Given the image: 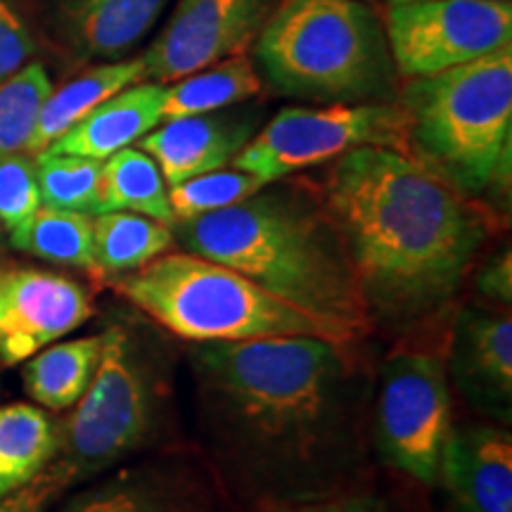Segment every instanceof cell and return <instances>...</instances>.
<instances>
[{"instance_id": "16", "label": "cell", "mask_w": 512, "mask_h": 512, "mask_svg": "<svg viewBox=\"0 0 512 512\" xmlns=\"http://www.w3.org/2000/svg\"><path fill=\"white\" fill-rule=\"evenodd\" d=\"M164 83H133L69 128L48 147L57 155H79L105 162L114 152L138 143L145 133L162 124Z\"/></svg>"}, {"instance_id": "2", "label": "cell", "mask_w": 512, "mask_h": 512, "mask_svg": "<svg viewBox=\"0 0 512 512\" xmlns=\"http://www.w3.org/2000/svg\"><path fill=\"white\" fill-rule=\"evenodd\" d=\"M185 252L254 280L275 297L358 335L370 309L328 211L292 188L266 190L233 207L176 221Z\"/></svg>"}, {"instance_id": "33", "label": "cell", "mask_w": 512, "mask_h": 512, "mask_svg": "<svg viewBox=\"0 0 512 512\" xmlns=\"http://www.w3.org/2000/svg\"><path fill=\"white\" fill-rule=\"evenodd\" d=\"M384 3H389V5H396V3H411V0H384Z\"/></svg>"}, {"instance_id": "17", "label": "cell", "mask_w": 512, "mask_h": 512, "mask_svg": "<svg viewBox=\"0 0 512 512\" xmlns=\"http://www.w3.org/2000/svg\"><path fill=\"white\" fill-rule=\"evenodd\" d=\"M143 79V60H124L98 64V67L76 76L74 81L64 83L57 91H50L48 98L43 100L34 133H31L24 152L29 157L46 152L57 138L64 136L74 124H79L100 102Z\"/></svg>"}, {"instance_id": "8", "label": "cell", "mask_w": 512, "mask_h": 512, "mask_svg": "<svg viewBox=\"0 0 512 512\" xmlns=\"http://www.w3.org/2000/svg\"><path fill=\"white\" fill-rule=\"evenodd\" d=\"M363 145L406 150L399 105L332 102L328 107H285L254 133L230 164L259 181L275 183Z\"/></svg>"}, {"instance_id": "30", "label": "cell", "mask_w": 512, "mask_h": 512, "mask_svg": "<svg viewBox=\"0 0 512 512\" xmlns=\"http://www.w3.org/2000/svg\"><path fill=\"white\" fill-rule=\"evenodd\" d=\"M34 50L36 46L22 19L5 0H0V83L17 74L34 55Z\"/></svg>"}, {"instance_id": "6", "label": "cell", "mask_w": 512, "mask_h": 512, "mask_svg": "<svg viewBox=\"0 0 512 512\" xmlns=\"http://www.w3.org/2000/svg\"><path fill=\"white\" fill-rule=\"evenodd\" d=\"M136 309L190 342L311 335L349 344L339 325L275 297L233 268L190 252H166L112 283Z\"/></svg>"}, {"instance_id": "22", "label": "cell", "mask_w": 512, "mask_h": 512, "mask_svg": "<svg viewBox=\"0 0 512 512\" xmlns=\"http://www.w3.org/2000/svg\"><path fill=\"white\" fill-rule=\"evenodd\" d=\"M107 211L143 214L166 226L176 223L169 185L155 159L140 147H124L102 162L98 214H107Z\"/></svg>"}, {"instance_id": "12", "label": "cell", "mask_w": 512, "mask_h": 512, "mask_svg": "<svg viewBox=\"0 0 512 512\" xmlns=\"http://www.w3.org/2000/svg\"><path fill=\"white\" fill-rule=\"evenodd\" d=\"M83 285L62 273L0 266V363L17 366L93 316Z\"/></svg>"}, {"instance_id": "10", "label": "cell", "mask_w": 512, "mask_h": 512, "mask_svg": "<svg viewBox=\"0 0 512 512\" xmlns=\"http://www.w3.org/2000/svg\"><path fill=\"white\" fill-rule=\"evenodd\" d=\"M377 434L392 465L425 484L437 482L451 434V394L437 356L406 351L387 361L377 399Z\"/></svg>"}, {"instance_id": "11", "label": "cell", "mask_w": 512, "mask_h": 512, "mask_svg": "<svg viewBox=\"0 0 512 512\" xmlns=\"http://www.w3.org/2000/svg\"><path fill=\"white\" fill-rule=\"evenodd\" d=\"M275 10V0H178L169 22L145 50L143 76L155 83L240 55Z\"/></svg>"}, {"instance_id": "26", "label": "cell", "mask_w": 512, "mask_h": 512, "mask_svg": "<svg viewBox=\"0 0 512 512\" xmlns=\"http://www.w3.org/2000/svg\"><path fill=\"white\" fill-rule=\"evenodd\" d=\"M34 166L43 207L98 216L102 185L100 159L57 155L46 150L34 157Z\"/></svg>"}, {"instance_id": "20", "label": "cell", "mask_w": 512, "mask_h": 512, "mask_svg": "<svg viewBox=\"0 0 512 512\" xmlns=\"http://www.w3.org/2000/svg\"><path fill=\"white\" fill-rule=\"evenodd\" d=\"M261 91V76L247 55H230L209 67L178 79L164 88L162 117L178 119L192 114L226 110L254 98Z\"/></svg>"}, {"instance_id": "13", "label": "cell", "mask_w": 512, "mask_h": 512, "mask_svg": "<svg viewBox=\"0 0 512 512\" xmlns=\"http://www.w3.org/2000/svg\"><path fill=\"white\" fill-rule=\"evenodd\" d=\"M254 114L221 112L166 119L138 140V147L155 159L169 188L188 178L226 169L252 140Z\"/></svg>"}, {"instance_id": "14", "label": "cell", "mask_w": 512, "mask_h": 512, "mask_svg": "<svg viewBox=\"0 0 512 512\" xmlns=\"http://www.w3.org/2000/svg\"><path fill=\"white\" fill-rule=\"evenodd\" d=\"M451 366L467 399L484 411L510 418L512 318L510 313L467 309L453 330Z\"/></svg>"}, {"instance_id": "1", "label": "cell", "mask_w": 512, "mask_h": 512, "mask_svg": "<svg viewBox=\"0 0 512 512\" xmlns=\"http://www.w3.org/2000/svg\"><path fill=\"white\" fill-rule=\"evenodd\" d=\"M325 211L368 309L387 316H418L448 302L486 235L460 192L392 147L363 145L337 157Z\"/></svg>"}, {"instance_id": "32", "label": "cell", "mask_w": 512, "mask_h": 512, "mask_svg": "<svg viewBox=\"0 0 512 512\" xmlns=\"http://www.w3.org/2000/svg\"><path fill=\"white\" fill-rule=\"evenodd\" d=\"M271 512H387L377 503L370 501H328V503H304L287 505V508H275Z\"/></svg>"}, {"instance_id": "23", "label": "cell", "mask_w": 512, "mask_h": 512, "mask_svg": "<svg viewBox=\"0 0 512 512\" xmlns=\"http://www.w3.org/2000/svg\"><path fill=\"white\" fill-rule=\"evenodd\" d=\"M57 422L43 408L10 403L0 408V501L22 489L55 448Z\"/></svg>"}, {"instance_id": "3", "label": "cell", "mask_w": 512, "mask_h": 512, "mask_svg": "<svg viewBox=\"0 0 512 512\" xmlns=\"http://www.w3.org/2000/svg\"><path fill=\"white\" fill-rule=\"evenodd\" d=\"M342 347L311 335L204 342L195 366L204 392L240 437L306 458L332 430L347 370Z\"/></svg>"}, {"instance_id": "7", "label": "cell", "mask_w": 512, "mask_h": 512, "mask_svg": "<svg viewBox=\"0 0 512 512\" xmlns=\"http://www.w3.org/2000/svg\"><path fill=\"white\" fill-rule=\"evenodd\" d=\"M157 389L140 349L121 325L105 330L98 373L74 411L57 422L55 448L0 512H46L76 484L110 470L140 448L155 425Z\"/></svg>"}, {"instance_id": "15", "label": "cell", "mask_w": 512, "mask_h": 512, "mask_svg": "<svg viewBox=\"0 0 512 512\" xmlns=\"http://www.w3.org/2000/svg\"><path fill=\"white\" fill-rule=\"evenodd\" d=\"M439 477L458 512H512V441L496 427L451 430Z\"/></svg>"}, {"instance_id": "29", "label": "cell", "mask_w": 512, "mask_h": 512, "mask_svg": "<svg viewBox=\"0 0 512 512\" xmlns=\"http://www.w3.org/2000/svg\"><path fill=\"white\" fill-rule=\"evenodd\" d=\"M41 209L34 157L15 152L0 159V226L15 233Z\"/></svg>"}, {"instance_id": "19", "label": "cell", "mask_w": 512, "mask_h": 512, "mask_svg": "<svg viewBox=\"0 0 512 512\" xmlns=\"http://www.w3.org/2000/svg\"><path fill=\"white\" fill-rule=\"evenodd\" d=\"M169 0H72L69 19L81 50L119 57L143 41Z\"/></svg>"}, {"instance_id": "28", "label": "cell", "mask_w": 512, "mask_h": 512, "mask_svg": "<svg viewBox=\"0 0 512 512\" xmlns=\"http://www.w3.org/2000/svg\"><path fill=\"white\" fill-rule=\"evenodd\" d=\"M264 185L268 183L233 166V169L209 171V174L174 185V188H169V200L176 221H188L195 216L211 214V211L233 207V204L252 197Z\"/></svg>"}, {"instance_id": "24", "label": "cell", "mask_w": 512, "mask_h": 512, "mask_svg": "<svg viewBox=\"0 0 512 512\" xmlns=\"http://www.w3.org/2000/svg\"><path fill=\"white\" fill-rule=\"evenodd\" d=\"M62 512H200V503L162 472L124 470L74 498Z\"/></svg>"}, {"instance_id": "25", "label": "cell", "mask_w": 512, "mask_h": 512, "mask_svg": "<svg viewBox=\"0 0 512 512\" xmlns=\"http://www.w3.org/2000/svg\"><path fill=\"white\" fill-rule=\"evenodd\" d=\"M12 247L57 266L95 271L93 216L81 211L41 207L29 223L10 233Z\"/></svg>"}, {"instance_id": "9", "label": "cell", "mask_w": 512, "mask_h": 512, "mask_svg": "<svg viewBox=\"0 0 512 512\" xmlns=\"http://www.w3.org/2000/svg\"><path fill=\"white\" fill-rule=\"evenodd\" d=\"M389 50L396 74L432 76L512 48L510 0H411L389 5Z\"/></svg>"}, {"instance_id": "5", "label": "cell", "mask_w": 512, "mask_h": 512, "mask_svg": "<svg viewBox=\"0 0 512 512\" xmlns=\"http://www.w3.org/2000/svg\"><path fill=\"white\" fill-rule=\"evenodd\" d=\"M406 150L460 195H477L508 174L512 140V48L403 88Z\"/></svg>"}, {"instance_id": "18", "label": "cell", "mask_w": 512, "mask_h": 512, "mask_svg": "<svg viewBox=\"0 0 512 512\" xmlns=\"http://www.w3.org/2000/svg\"><path fill=\"white\" fill-rule=\"evenodd\" d=\"M105 332L72 342L48 344L29 358L24 368V387L36 403L48 411H67L88 392L98 373Z\"/></svg>"}, {"instance_id": "27", "label": "cell", "mask_w": 512, "mask_h": 512, "mask_svg": "<svg viewBox=\"0 0 512 512\" xmlns=\"http://www.w3.org/2000/svg\"><path fill=\"white\" fill-rule=\"evenodd\" d=\"M50 91L53 83L38 62L24 64L17 74L0 83V159L24 152Z\"/></svg>"}, {"instance_id": "31", "label": "cell", "mask_w": 512, "mask_h": 512, "mask_svg": "<svg viewBox=\"0 0 512 512\" xmlns=\"http://www.w3.org/2000/svg\"><path fill=\"white\" fill-rule=\"evenodd\" d=\"M479 292L484 297L496 299V302L510 304L512 297V264L510 252L498 254L486 264V268L479 275Z\"/></svg>"}, {"instance_id": "21", "label": "cell", "mask_w": 512, "mask_h": 512, "mask_svg": "<svg viewBox=\"0 0 512 512\" xmlns=\"http://www.w3.org/2000/svg\"><path fill=\"white\" fill-rule=\"evenodd\" d=\"M176 245L174 230L162 221L131 211H107L93 216L95 271L124 275L138 271Z\"/></svg>"}, {"instance_id": "4", "label": "cell", "mask_w": 512, "mask_h": 512, "mask_svg": "<svg viewBox=\"0 0 512 512\" xmlns=\"http://www.w3.org/2000/svg\"><path fill=\"white\" fill-rule=\"evenodd\" d=\"M273 91L313 102H384L396 67L387 31L366 0H283L254 41Z\"/></svg>"}]
</instances>
